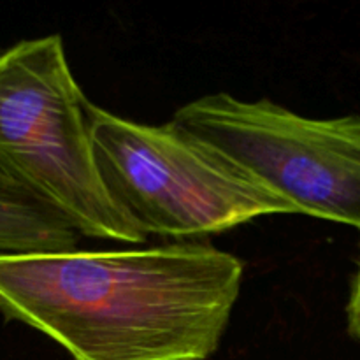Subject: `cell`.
Wrapping results in <instances>:
<instances>
[{
  "label": "cell",
  "mask_w": 360,
  "mask_h": 360,
  "mask_svg": "<svg viewBox=\"0 0 360 360\" xmlns=\"http://www.w3.org/2000/svg\"><path fill=\"white\" fill-rule=\"evenodd\" d=\"M172 122L294 204L360 231V116L306 118L260 98L204 95Z\"/></svg>",
  "instance_id": "obj_4"
},
{
  "label": "cell",
  "mask_w": 360,
  "mask_h": 360,
  "mask_svg": "<svg viewBox=\"0 0 360 360\" xmlns=\"http://www.w3.org/2000/svg\"><path fill=\"white\" fill-rule=\"evenodd\" d=\"M245 267L207 243L137 250L0 253V313L74 360H207Z\"/></svg>",
  "instance_id": "obj_1"
},
{
  "label": "cell",
  "mask_w": 360,
  "mask_h": 360,
  "mask_svg": "<svg viewBox=\"0 0 360 360\" xmlns=\"http://www.w3.org/2000/svg\"><path fill=\"white\" fill-rule=\"evenodd\" d=\"M79 238L60 214L0 178V253L72 252Z\"/></svg>",
  "instance_id": "obj_5"
},
{
  "label": "cell",
  "mask_w": 360,
  "mask_h": 360,
  "mask_svg": "<svg viewBox=\"0 0 360 360\" xmlns=\"http://www.w3.org/2000/svg\"><path fill=\"white\" fill-rule=\"evenodd\" d=\"M105 188L146 236L202 238L294 204L176 122L148 125L88 105Z\"/></svg>",
  "instance_id": "obj_3"
},
{
  "label": "cell",
  "mask_w": 360,
  "mask_h": 360,
  "mask_svg": "<svg viewBox=\"0 0 360 360\" xmlns=\"http://www.w3.org/2000/svg\"><path fill=\"white\" fill-rule=\"evenodd\" d=\"M347 320H348V333L352 338L360 343V260L357 273H355L354 283H352L350 299H348L347 306Z\"/></svg>",
  "instance_id": "obj_6"
},
{
  "label": "cell",
  "mask_w": 360,
  "mask_h": 360,
  "mask_svg": "<svg viewBox=\"0 0 360 360\" xmlns=\"http://www.w3.org/2000/svg\"><path fill=\"white\" fill-rule=\"evenodd\" d=\"M88 105L58 34L0 51V178L79 236L141 245L148 236L116 204L98 171Z\"/></svg>",
  "instance_id": "obj_2"
}]
</instances>
